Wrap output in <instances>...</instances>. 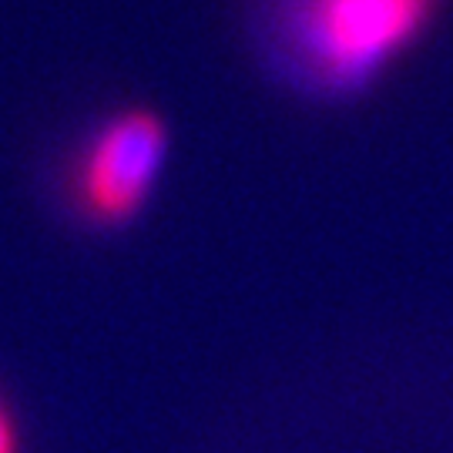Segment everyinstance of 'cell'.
I'll list each match as a JSON object with an SVG mask.
<instances>
[{
	"label": "cell",
	"instance_id": "obj_2",
	"mask_svg": "<svg viewBox=\"0 0 453 453\" xmlns=\"http://www.w3.org/2000/svg\"><path fill=\"white\" fill-rule=\"evenodd\" d=\"M168 128L148 108L104 114L67 165V202L91 228L134 222L158 188L168 162Z\"/></svg>",
	"mask_w": 453,
	"mask_h": 453
},
{
	"label": "cell",
	"instance_id": "obj_3",
	"mask_svg": "<svg viewBox=\"0 0 453 453\" xmlns=\"http://www.w3.org/2000/svg\"><path fill=\"white\" fill-rule=\"evenodd\" d=\"M0 453H20V440H17V423L11 410L0 403Z\"/></svg>",
	"mask_w": 453,
	"mask_h": 453
},
{
	"label": "cell",
	"instance_id": "obj_1",
	"mask_svg": "<svg viewBox=\"0 0 453 453\" xmlns=\"http://www.w3.org/2000/svg\"><path fill=\"white\" fill-rule=\"evenodd\" d=\"M443 0H265V50L296 88L366 91L430 31Z\"/></svg>",
	"mask_w": 453,
	"mask_h": 453
}]
</instances>
